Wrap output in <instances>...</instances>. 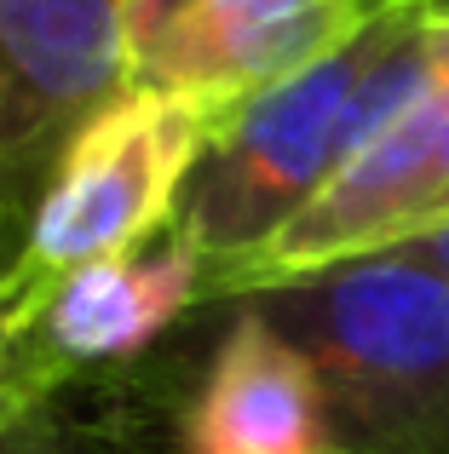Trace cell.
I'll return each mask as SVG.
<instances>
[{
	"label": "cell",
	"instance_id": "6da1fadb",
	"mask_svg": "<svg viewBox=\"0 0 449 454\" xmlns=\"http://www.w3.org/2000/svg\"><path fill=\"white\" fill-rule=\"evenodd\" d=\"M444 69L449 0H386L351 41L224 115L179 201L208 282L277 242Z\"/></svg>",
	"mask_w": 449,
	"mask_h": 454
},
{
	"label": "cell",
	"instance_id": "7a4b0ae2",
	"mask_svg": "<svg viewBox=\"0 0 449 454\" xmlns=\"http://www.w3.org/2000/svg\"><path fill=\"white\" fill-rule=\"evenodd\" d=\"M311 356L335 454H449V277L409 247L242 294Z\"/></svg>",
	"mask_w": 449,
	"mask_h": 454
},
{
	"label": "cell",
	"instance_id": "3957f363",
	"mask_svg": "<svg viewBox=\"0 0 449 454\" xmlns=\"http://www.w3.org/2000/svg\"><path fill=\"white\" fill-rule=\"evenodd\" d=\"M214 127L219 115L202 104L133 87L81 127L18 231V294L35 310V328L58 277L179 224V201L214 145Z\"/></svg>",
	"mask_w": 449,
	"mask_h": 454
},
{
	"label": "cell",
	"instance_id": "277c9868",
	"mask_svg": "<svg viewBox=\"0 0 449 454\" xmlns=\"http://www.w3.org/2000/svg\"><path fill=\"white\" fill-rule=\"evenodd\" d=\"M133 0H0V231H23L75 133L127 92Z\"/></svg>",
	"mask_w": 449,
	"mask_h": 454
},
{
	"label": "cell",
	"instance_id": "5b68a950",
	"mask_svg": "<svg viewBox=\"0 0 449 454\" xmlns=\"http://www.w3.org/2000/svg\"><path fill=\"white\" fill-rule=\"evenodd\" d=\"M386 0H133L127 87L214 110L282 87L363 29Z\"/></svg>",
	"mask_w": 449,
	"mask_h": 454
},
{
	"label": "cell",
	"instance_id": "8992f818",
	"mask_svg": "<svg viewBox=\"0 0 449 454\" xmlns=\"http://www.w3.org/2000/svg\"><path fill=\"white\" fill-rule=\"evenodd\" d=\"M214 351L173 414V454H335L311 356L254 300H224Z\"/></svg>",
	"mask_w": 449,
	"mask_h": 454
},
{
	"label": "cell",
	"instance_id": "52a82bcc",
	"mask_svg": "<svg viewBox=\"0 0 449 454\" xmlns=\"http://www.w3.org/2000/svg\"><path fill=\"white\" fill-rule=\"evenodd\" d=\"M196 305H208V259L179 224H168L127 254L92 259L58 277L41 300V345L75 380L87 368L145 356Z\"/></svg>",
	"mask_w": 449,
	"mask_h": 454
},
{
	"label": "cell",
	"instance_id": "ba28073f",
	"mask_svg": "<svg viewBox=\"0 0 449 454\" xmlns=\"http://www.w3.org/2000/svg\"><path fill=\"white\" fill-rule=\"evenodd\" d=\"M69 374L46 356L35 310L18 294V242L0 231V437L58 414V391Z\"/></svg>",
	"mask_w": 449,
	"mask_h": 454
},
{
	"label": "cell",
	"instance_id": "9c48e42d",
	"mask_svg": "<svg viewBox=\"0 0 449 454\" xmlns=\"http://www.w3.org/2000/svg\"><path fill=\"white\" fill-rule=\"evenodd\" d=\"M449 224V81H444V121H438V155H432V173L421 184V201H415V219H409V236L404 242H421V236L444 231ZM398 242V247H404Z\"/></svg>",
	"mask_w": 449,
	"mask_h": 454
},
{
	"label": "cell",
	"instance_id": "30bf717a",
	"mask_svg": "<svg viewBox=\"0 0 449 454\" xmlns=\"http://www.w3.org/2000/svg\"><path fill=\"white\" fill-rule=\"evenodd\" d=\"M0 454H115V449L87 437V432H75L64 414H46V420L23 426V432L0 437Z\"/></svg>",
	"mask_w": 449,
	"mask_h": 454
},
{
	"label": "cell",
	"instance_id": "8fae6325",
	"mask_svg": "<svg viewBox=\"0 0 449 454\" xmlns=\"http://www.w3.org/2000/svg\"><path fill=\"white\" fill-rule=\"evenodd\" d=\"M404 247H409V254H421L427 265H438L444 277H449V224H444V231H432V236H421V242H404Z\"/></svg>",
	"mask_w": 449,
	"mask_h": 454
}]
</instances>
